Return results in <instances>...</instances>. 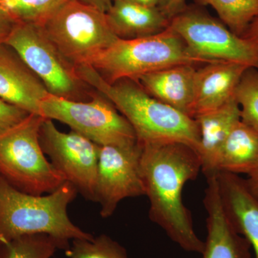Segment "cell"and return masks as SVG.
<instances>
[{"label":"cell","instance_id":"cell-4","mask_svg":"<svg viewBox=\"0 0 258 258\" xmlns=\"http://www.w3.org/2000/svg\"><path fill=\"white\" fill-rule=\"evenodd\" d=\"M199 63L208 62L195 57L181 37L169 27L152 36L118 39L90 67L111 84L123 79L137 81L144 75L171 66Z\"/></svg>","mask_w":258,"mask_h":258},{"label":"cell","instance_id":"cell-21","mask_svg":"<svg viewBox=\"0 0 258 258\" xmlns=\"http://www.w3.org/2000/svg\"><path fill=\"white\" fill-rule=\"evenodd\" d=\"M212 7L220 21L231 31L242 36L249 25L258 16V0H198Z\"/></svg>","mask_w":258,"mask_h":258},{"label":"cell","instance_id":"cell-14","mask_svg":"<svg viewBox=\"0 0 258 258\" xmlns=\"http://www.w3.org/2000/svg\"><path fill=\"white\" fill-rule=\"evenodd\" d=\"M216 178L222 208L236 232L243 236L258 258V196L247 179L238 174L217 171Z\"/></svg>","mask_w":258,"mask_h":258},{"label":"cell","instance_id":"cell-24","mask_svg":"<svg viewBox=\"0 0 258 258\" xmlns=\"http://www.w3.org/2000/svg\"><path fill=\"white\" fill-rule=\"evenodd\" d=\"M66 254L70 258H128L124 247L106 235L93 240L75 239Z\"/></svg>","mask_w":258,"mask_h":258},{"label":"cell","instance_id":"cell-20","mask_svg":"<svg viewBox=\"0 0 258 258\" xmlns=\"http://www.w3.org/2000/svg\"><path fill=\"white\" fill-rule=\"evenodd\" d=\"M70 248L47 234L25 235L0 245V258H50L57 249L68 252Z\"/></svg>","mask_w":258,"mask_h":258},{"label":"cell","instance_id":"cell-18","mask_svg":"<svg viewBox=\"0 0 258 258\" xmlns=\"http://www.w3.org/2000/svg\"><path fill=\"white\" fill-rule=\"evenodd\" d=\"M106 16L112 31L121 40L157 35L170 25V20L159 8L126 2H112Z\"/></svg>","mask_w":258,"mask_h":258},{"label":"cell","instance_id":"cell-13","mask_svg":"<svg viewBox=\"0 0 258 258\" xmlns=\"http://www.w3.org/2000/svg\"><path fill=\"white\" fill-rule=\"evenodd\" d=\"M50 93L23 59L6 43L0 45V98L30 114L40 115Z\"/></svg>","mask_w":258,"mask_h":258},{"label":"cell","instance_id":"cell-15","mask_svg":"<svg viewBox=\"0 0 258 258\" xmlns=\"http://www.w3.org/2000/svg\"><path fill=\"white\" fill-rule=\"evenodd\" d=\"M245 64L230 62H214L197 70L191 118L216 109L235 97L236 88Z\"/></svg>","mask_w":258,"mask_h":258},{"label":"cell","instance_id":"cell-29","mask_svg":"<svg viewBox=\"0 0 258 258\" xmlns=\"http://www.w3.org/2000/svg\"><path fill=\"white\" fill-rule=\"evenodd\" d=\"M84 4L89 5L97 10L106 13L112 4L111 0H79Z\"/></svg>","mask_w":258,"mask_h":258},{"label":"cell","instance_id":"cell-19","mask_svg":"<svg viewBox=\"0 0 258 258\" xmlns=\"http://www.w3.org/2000/svg\"><path fill=\"white\" fill-rule=\"evenodd\" d=\"M258 166V130L240 120L231 130L217 156L215 173L248 174Z\"/></svg>","mask_w":258,"mask_h":258},{"label":"cell","instance_id":"cell-30","mask_svg":"<svg viewBox=\"0 0 258 258\" xmlns=\"http://www.w3.org/2000/svg\"><path fill=\"white\" fill-rule=\"evenodd\" d=\"M248 178L247 179V184L249 189L258 196V166L250 171L248 174Z\"/></svg>","mask_w":258,"mask_h":258},{"label":"cell","instance_id":"cell-9","mask_svg":"<svg viewBox=\"0 0 258 258\" xmlns=\"http://www.w3.org/2000/svg\"><path fill=\"white\" fill-rule=\"evenodd\" d=\"M195 57L210 63L237 62L258 70V47L236 35L220 20L196 8H186L170 20Z\"/></svg>","mask_w":258,"mask_h":258},{"label":"cell","instance_id":"cell-3","mask_svg":"<svg viewBox=\"0 0 258 258\" xmlns=\"http://www.w3.org/2000/svg\"><path fill=\"white\" fill-rule=\"evenodd\" d=\"M66 181L47 195H32L13 187L0 177V245L25 235L47 234L70 246V240H93L73 223L68 207L78 195Z\"/></svg>","mask_w":258,"mask_h":258},{"label":"cell","instance_id":"cell-11","mask_svg":"<svg viewBox=\"0 0 258 258\" xmlns=\"http://www.w3.org/2000/svg\"><path fill=\"white\" fill-rule=\"evenodd\" d=\"M142 151L138 142L125 147H100L96 202L101 205L103 218L111 217L124 199L145 195L140 169Z\"/></svg>","mask_w":258,"mask_h":258},{"label":"cell","instance_id":"cell-6","mask_svg":"<svg viewBox=\"0 0 258 258\" xmlns=\"http://www.w3.org/2000/svg\"><path fill=\"white\" fill-rule=\"evenodd\" d=\"M5 43L23 59L52 96L74 101L92 99L97 91L52 43L41 26L18 23Z\"/></svg>","mask_w":258,"mask_h":258},{"label":"cell","instance_id":"cell-26","mask_svg":"<svg viewBox=\"0 0 258 258\" xmlns=\"http://www.w3.org/2000/svg\"><path fill=\"white\" fill-rule=\"evenodd\" d=\"M18 23L0 7V45L6 42Z\"/></svg>","mask_w":258,"mask_h":258},{"label":"cell","instance_id":"cell-16","mask_svg":"<svg viewBox=\"0 0 258 258\" xmlns=\"http://www.w3.org/2000/svg\"><path fill=\"white\" fill-rule=\"evenodd\" d=\"M196 74L195 64H177L144 75L137 82L156 99L191 117Z\"/></svg>","mask_w":258,"mask_h":258},{"label":"cell","instance_id":"cell-5","mask_svg":"<svg viewBox=\"0 0 258 258\" xmlns=\"http://www.w3.org/2000/svg\"><path fill=\"white\" fill-rule=\"evenodd\" d=\"M44 118L30 114L0 133V177L29 195L53 192L66 181L42 152L39 131Z\"/></svg>","mask_w":258,"mask_h":258},{"label":"cell","instance_id":"cell-2","mask_svg":"<svg viewBox=\"0 0 258 258\" xmlns=\"http://www.w3.org/2000/svg\"><path fill=\"white\" fill-rule=\"evenodd\" d=\"M83 80L106 96L126 118L141 145L180 142L198 152L200 143L197 120L149 95L137 81L106 83L90 67L79 69Z\"/></svg>","mask_w":258,"mask_h":258},{"label":"cell","instance_id":"cell-27","mask_svg":"<svg viewBox=\"0 0 258 258\" xmlns=\"http://www.w3.org/2000/svg\"><path fill=\"white\" fill-rule=\"evenodd\" d=\"M186 0H161L158 8L169 20L186 8Z\"/></svg>","mask_w":258,"mask_h":258},{"label":"cell","instance_id":"cell-8","mask_svg":"<svg viewBox=\"0 0 258 258\" xmlns=\"http://www.w3.org/2000/svg\"><path fill=\"white\" fill-rule=\"evenodd\" d=\"M40 114L58 120L100 146L137 143L133 128L106 96L97 91L88 101H74L49 94L40 103Z\"/></svg>","mask_w":258,"mask_h":258},{"label":"cell","instance_id":"cell-25","mask_svg":"<svg viewBox=\"0 0 258 258\" xmlns=\"http://www.w3.org/2000/svg\"><path fill=\"white\" fill-rule=\"evenodd\" d=\"M30 114L0 98V133L18 124Z\"/></svg>","mask_w":258,"mask_h":258},{"label":"cell","instance_id":"cell-22","mask_svg":"<svg viewBox=\"0 0 258 258\" xmlns=\"http://www.w3.org/2000/svg\"><path fill=\"white\" fill-rule=\"evenodd\" d=\"M72 0H0V7L18 23L42 26Z\"/></svg>","mask_w":258,"mask_h":258},{"label":"cell","instance_id":"cell-10","mask_svg":"<svg viewBox=\"0 0 258 258\" xmlns=\"http://www.w3.org/2000/svg\"><path fill=\"white\" fill-rule=\"evenodd\" d=\"M39 141L42 152L66 181L74 184L83 198L96 202L101 146L74 131L60 132L48 118H44L40 125Z\"/></svg>","mask_w":258,"mask_h":258},{"label":"cell","instance_id":"cell-7","mask_svg":"<svg viewBox=\"0 0 258 258\" xmlns=\"http://www.w3.org/2000/svg\"><path fill=\"white\" fill-rule=\"evenodd\" d=\"M41 27L62 55L77 69L91 66L118 39L108 25L106 13L79 0L64 5Z\"/></svg>","mask_w":258,"mask_h":258},{"label":"cell","instance_id":"cell-28","mask_svg":"<svg viewBox=\"0 0 258 258\" xmlns=\"http://www.w3.org/2000/svg\"><path fill=\"white\" fill-rule=\"evenodd\" d=\"M242 37L253 42L258 47V16L254 19Z\"/></svg>","mask_w":258,"mask_h":258},{"label":"cell","instance_id":"cell-12","mask_svg":"<svg viewBox=\"0 0 258 258\" xmlns=\"http://www.w3.org/2000/svg\"><path fill=\"white\" fill-rule=\"evenodd\" d=\"M204 205L208 212L207 235L202 258H251L248 241L237 233L222 208L216 174L206 176Z\"/></svg>","mask_w":258,"mask_h":258},{"label":"cell","instance_id":"cell-1","mask_svg":"<svg viewBox=\"0 0 258 258\" xmlns=\"http://www.w3.org/2000/svg\"><path fill=\"white\" fill-rule=\"evenodd\" d=\"M142 147L140 169L150 203L149 219L184 250L203 253L205 242L195 233L191 212L182 200L184 185L202 171L198 152L180 142Z\"/></svg>","mask_w":258,"mask_h":258},{"label":"cell","instance_id":"cell-31","mask_svg":"<svg viewBox=\"0 0 258 258\" xmlns=\"http://www.w3.org/2000/svg\"><path fill=\"white\" fill-rule=\"evenodd\" d=\"M111 1L126 2V3H134V4L144 5V6L158 8L161 0H111Z\"/></svg>","mask_w":258,"mask_h":258},{"label":"cell","instance_id":"cell-17","mask_svg":"<svg viewBox=\"0 0 258 258\" xmlns=\"http://www.w3.org/2000/svg\"><path fill=\"white\" fill-rule=\"evenodd\" d=\"M200 132L198 154L205 176L215 173L220 149L231 130L241 120L240 108L235 97L216 109L195 116Z\"/></svg>","mask_w":258,"mask_h":258},{"label":"cell","instance_id":"cell-23","mask_svg":"<svg viewBox=\"0 0 258 258\" xmlns=\"http://www.w3.org/2000/svg\"><path fill=\"white\" fill-rule=\"evenodd\" d=\"M236 101L240 108L241 120L258 130V70L248 68L235 93Z\"/></svg>","mask_w":258,"mask_h":258}]
</instances>
